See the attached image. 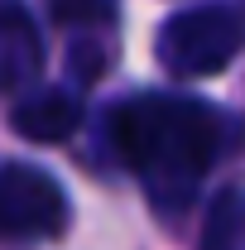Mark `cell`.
Returning <instances> with one entry per match:
<instances>
[{
  "label": "cell",
  "mask_w": 245,
  "mask_h": 250,
  "mask_svg": "<svg viewBox=\"0 0 245 250\" xmlns=\"http://www.w3.org/2000/svg\"><path fill=\"white\" fill-rule=\"evenodd\" d=\"M226 140V116L192 96L144 92L111 111V145L159 212H183Z\"/></svg>",
  "instance_id": "6da1fadb"
},
{
  "label": "cell",
  "mask_w": 245,
  "mask_h": 250,
  "mask_svg": "<svg viewBox=\"0 0 245 250\" xmlns=\"http://www.w3.org/2000/svg\"><path fill=\"white\" fill-rule=\"evenodd\" d=\"M245 43V10L241 5H197L168 15L154 34V58L168 77H212L241 53Z\"/></svg>",
  "instance_id": "7a4b0ae2"
},
{
  "label": "cell",
  "mask_w": 245,
  "mask_h": 250,
  "mask_svg": "<svg viewBox=\"0 0 245 250\" xmlns=\"http://www.w3.org/2000/svg\"><path fill=\"white\" fill-rule=\"evenodd\" d=\"M67 226V192L53 173L34 164H5L0 168V236H58Z\"/></svg>",
  "instance_id": "3957f363"
},
{
  "label": "cell",
  "mask_w": 245,
  "mask_h": 250,
  "mask_svg": "<svg viewBox=\"0 0 245 250\" xmlns=\"http://www.w3.org/2000/svg\"><path fill=\"white\" fill-rule=\"evenodd\" d=\"M10 125H15V135H24L34 145H62L82 125V96L67 87H43L10 111Z\"/></svg>",
  "instance_id": "277c9868"
},
{
  "label": "cell",
  "mask_w": 245,
  "mask_h": 250,
  "mask_svg": "<svg viewBox=\"0 0 245 250\" xmlns=\"http://www.w3.org/2000/svg\"><path fill=\"white\" fill-rule=\"evenodd\" d=\"M43 67V43L20 0H0V92L29 87Z\"/></svg>",
  "instance_id": "5b68a950"
},
{
  "label": "cell",
  "mask_w": 245,
  "mask_h": 250,
  "mask_svg": "<svg viewBox=\"0 0 245 250\" xmlns=\"http://www.w3.org/2000/svg\"><path fill=\"white\" fill-rule=\"evenodd\" d=\"M245 246V188H226L207 212L202 250H241Z\"/></svg>",
  "instance_id": "8992f818"
},
{
  "label": "cell",
  "mask_w": 245,
  "mask_h": 250,
  "mask_svg": "<svg viewBox=\"0 0 245 250\" xmlns=\"http://www.w3.org/2000/svg\"><path fill=\"white\" fill-rule=\"evenodd\" d=\"M53 15L62 24L67 20H106L111 15V0H53Z\"/></svg>",
  "instance_id": "52a82bcc"
}]
</instances>
